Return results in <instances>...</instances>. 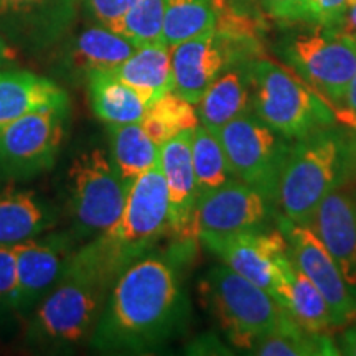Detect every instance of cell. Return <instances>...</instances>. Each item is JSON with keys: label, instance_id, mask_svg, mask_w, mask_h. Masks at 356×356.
I'll return each mask as SVG.
<instances>
[{"label": "cell", "instance_id": "12", "mask_svg": "<svg viewBox=\"0 0 356 356\" xmlns=\"http://www.w3.org/2000/svg\"><path fill=\"white\" fill-rule=\"evenodd\" d=\"M79 0H0V33L17 50H50L70 32Z\"/></svg>", "mask_w": 356, "mask_h": 356}, {"label": "cell", "instance_id": "8", "mask_svg": "<svg viewBox=\"0 0 356 356\" xmlns=\"http://www.w3.org/2000/svg\"><path fill=\"white\" fill-rule=\"evenodd\" d=\"M70 211L74 239L108 233L122 215L127 186L109 154L92 147L78 154L68 172Z\"/></svg>", "mask_w": 356, "mask_h": 356}, {"label": "cell", "instance_id": "28", "mask_svg": "<svg viewBox=\"0 0 356 356\" xmlns=\"http://www.w3.org/2000/svg\"><path fill=\"white\" fill-rule=\"evenodd\" d=\"M191 162L198 197L236 178L218 134L202 124L191 131Z\"/></svg>", "mask_w": 356, "mask_h": 356}, {"label": "cell", "instance_id": "38", "mask_svg": "<svg viewBox=\"0 0 356 356\" xmlns=\"http://www.w3.org/2000/svg\"><path fill=\"white\" fill-rule=\"evenodd\" d=\"M257 3H259V0H226L228 10L244 17H251V13L256 8Z\"/></svg>", "mask_w": 356, "mask_h": 356}, {"label": "cell", "instance_id": "40", "mask_svg": "<svg viewBox=\"0 0 356 356\" xmlns=\"http://www.w3.org/2000/svg\"><path fill=\"white\" fill-rule=\"evenodd\" d=\"M337 118H340L341 122H345L346 126L353 127L355 131H356V118H351V115H345V114H338Z\"/></svg>", "mask_w": 356, "mask_h": 356}, {"label": "cell", "instance_id": "13", "mask_svg": "<svg viewBox=\"0 0 356 356\" xmlns=\"http://www.w3.org/2000/svg\"><path fill=\"white\" fill-rule=\"evenodd\" d=\"M277 226L286 236L289 254L330 305L337 327L356 322V299L346 286L330 252L309 225H297L277 216Z\"/></svg>", "mask_w": 356, "mask_h": 356}, {"label": "cell", "instance_id": "22", "mask_svg": "<svg viewBox=\"0 0 356 356\" xmlns=\"http://www.w3.org/2000/svg\"><path fill=\"white\" fill-rule=\"evenodd\" d=\"M147 106L173 89L172 55L165 42L140 44L113 71Z\"/></svg>", "mask_w": 356, "mask_h": 356}, {"label": "cell", "instance_id": "4", "mask_svg": "<svg viewBox=\"0 0 356 356\" xmlns=\"http://www.w3.org/2000/svg\"><path fill=\"white\" fill-rule=\"evenodd\" d=\"M165 233H170L168 191L157 165L132 181L121 218L108 233L91 239L88 248L118 280L129 266L152 252Z\"/></svg>", "mask_w": 356, "mask_h": 356}, {"label": "cell", "instance_id": "14", "mask_svg": "<svg viewBox=\"0 0 356 356\" xmlns=\"http://www.w3.org/2000/svg\"><path fill=\"white\" fill-rule=\"evenodd\" d=\"M74 236L50 233L10 246L17 269V315L29 317L65 274L74 251Z\"/></svg>", "mask_w": 356, "mask_h": 356}, {"label": "cell", "instance_id": "37", "mask_svg": "<svg viewBox=\"0 0 356 356\" xmlns=\"http://www.w3.org/2000/svg\"><path fill=\"white\" fill-rule=\"evenodd\" d=\"M345 111L337 109L335 114H345V115H351V118H356V70L353 78H351V83L348 86V91H346L345 96Z\"/></svg>", "mask_w": 356, "mask_h": 356}, {"label": "cell", "instance_id": "26", "mask_svg": "<svg viewBox=\"0 0 356 356\" xmlns=\"http://www.w3.org/2000/svg\"><path fill=\"white\" fill-rule=\"evenodd\" d=\"M200 124L197 106L186 101L184 96L172 91L165 92L147 106L140 126L147 136L159 147L173 139L178 134L193 131Z\"/></svg>", "mask_w": 356, "mask_h": 356}, {"label": "cell", "instance_id": "29", "mask_svg": "<svg viewBox=\"0 0 356 356\" xmlns=\"http://www.w3.org/2000/svg\"><path fill=\"white\" fill-rule=\"evenodd\" d=\"M216 24L215 0H165L162 40L173 47L215 29Z\"/></svg>", "mask_w": 356, "mask_h": 356}, {"label": "cell", "instance_id": "30", "mask_svg": "<svg viewBox=\"0 0 356 356\" xmlns=\"http://www.w3.org/2000/svg\"><path fill=\"white\" fill-rule=\"evenodd\" d=\"M163 15L165 0H136L111 30L131 40L136 47L163 42Z\"/></svg>", "mask_w": 356, "mask_h": 356}, {"label": "cell", "instance_id": "35", "mask_svg": "<svg viewBox=\"0 0 356 356\" xmlns=\"http://www.w3.org/2000/svg\"><path fill=\"white\" fill-rule=\"evenodd\" d=\"M338 350H340V355L356 356V322L341 332L338 338Z\"/></svg>", "mask_w": 356, "mask_h": 356}, {"label": "cell", "instance_id": "41", "mask_svg": "<svg viewBox=\"0 0 356 356\" xmlns=\"http://www.w3.org/2000/svg\"><path fill=\"white\" fill-rule=\"evenodd\" d=\"M215 6H216L218 15H221L222 12L228 10V7H226V0H215Z\"/></svg>", "mask_w": 356, "mask_h": 356}, {"label": "cell", "instance_id": "15", "mask_svg": "<svg viewBox=\"0 0 356 356\" xmlns=\"http://www.w3.org/2000/svg\"><path fill=\"white\" fill-rule=\"evenodd\" d=\"M198 239L222 264L274 296L275 259L287 251L286 236L279 226L277 229L249 233L202 234Z\"/></svg>", "mask_w": 356, "mask_h": 356}, {"label": "cell", "instance_id": "24", "mask_svg": "<svg viewBox=\"0 0 356 356\" xmlns=\"http://www.w3.org/2000/svg\"><path fill=\"white\" fill-rule=\"evenodd\" d=\"M111 152L115 170L126 186L160 162V147L147 136L140 122L108 124Z\"/></svg>", "mask_w": 356, "mask_h": 356}, {"label": "cell", "instance_id": "16", "mask_svg": "<svg viewBox=\"0 0 356 356\" xmlns=\"http://www.w3.org/2000/svg\"><path fill=\"white\" fill-rule=\"evenodd\" d=\"M160 170L168 191L170 233L180 243L195 241L193 215L198 202L197 178L191 162V131L160 145Z\"/></svg>", "mask_w": 356, "mask_h": 356}, {"label": "cell", "instance_id": "23", "mask_svg": "<svg viewBox=\"0 0 356 356\" xmlns=\"http://www.w3.org/2000/svg\"><path fill=\"white\" fill-rule=\"evenodd\" d=\"M136 44L114 30L91 24L71 40L66 61L73 71L89 76L96 71L113 73L136 51Z\"/></svg>", "mask_w": 356, "mask_h": 356}, {"label": "cell", "instance_id": "7", "mask_svg": "<svg viewBox=\"0 0 356 356\" xmlns=\"http://www.w3.org/2000/svg\"><path fill=\"white\" fill-rule=\"evenodd\" d=\"M289 68L317 91L333 111L343 106L356 70V37L335 26L315 25L280 43Z\"/></svg>", "mask_w": 356, "mask_h": 356}, {"label": "cell", "instance_id": "11", "mask_svg": "<svg viewBox=\"0 0 356 356\" xmlns=\"http://www.w3.org/2000/svg\"><path fill=\"white\" fill-rule=\"evenodd\" d=\"M277 207L259 190L234 180L198 197L193 215L195 238L202 234H234L270 229Z\"/></svg>", "mask_w": 356, "mask_h": 356}, {"label": "cell", "instance_id": "1", "mask_svg": "<svg viewBox=\"0 0 356 356\" xmlns=\"http://www.w3.org/2000/svg\"><path fill=\"white\" fill-rule=\"evenodd\" d=\"M188 315L175 264L152 251L114 282L89 346L104 355L157 351L184 333Z\"/></svg>", "mask_w": 356, "mask_h": 356}, {"label": "cell", "instance_id": "18", "mask_svg": "<svg viewBox=\"0 0 356 356\" xmlns=\"http://www.w3.org/2000/svg\"><path fill=\"white\" fill-rule=\"evenodd\" d=\"M274 296L292 318L314 333H330L335 328L330 305L310 279L302 273L287 251L275 259Z\"/></svg>", "mask_w": 356, "mask_h": 356}, {"label": "cell", "instance_id": "42", "mask_svg": "<svg viewBox=\"0 0 356 356\" xmlns=\"http://www.w3.org/2000/svg\"><path fill=\"white\" fill-rule=\"evenodd\" d=\"M351 2H353V0H348V6H350V3H351Z\"/></svg>", "mask_w": 356, "mask_h": 356}, {"label": "cell", "instance_id": "5", "mask_svg": "<svg viewBox=\"0 0 356 356\" xmlns=\"http://www.w3.org/2000/svg\"><path fill=\"white\" fill-rule=\"evenodd\" d=\"M200 289L231 343L241 350L293 320L274 296L222 262L208 269Z\"/></svg>", "mask_w": 356, "mask_h": 356}, {"label": "cell", "instance_id": "3", "mask_svg": "<svg viewBox=\"0 0 356 356\" xmlns=\"http://www.w3.org/2000/svg\"><path fill=\"white\" fill-rule=\"evenodd\" d=\"M355 167V137L335 124L293 140L275 197L279 216L309 225L322 200L345 185Z\"/></svg>", "mask_w": 356, "mask_h": 356}, {"label": "cell", "instance_id": "31", "mask_svg": "<svg viewBox=\"0 0 356 356\" xmlns=\"http://www.w3.org/2000/svg\"><path fill=\"white\" fill-rule=\"evenodd\" d=\"M17 315V269L12 248H0V320Z\"/></svg>", "mask_w": 356, "mask_h": 356}, {"label": "cell", "instance_id": "6", "mask_svg": "<svg viewBox=\"0 0 356 356\" xmlns=\"http://www.w3.org/2000/svg\"><path fill=\"white\" fill-rule=\"evenodd\" d=\"M252 74V111L286 139L293 142L337 122L332 106L293 70L257 56Z\"/></svg>", "mask_w": 356, "mask_h": 356}, {"label": "cell", "instance_id": "36", "mask_svg": "<svg viewBox=\"0 0 356 356\" xmlns=\"http://www.w3.org/2000/svg\"><path fill=\"white\" fill-rule=\"evenodd\" d=\"M17 51L19 50H17L15 47H12V44L7 42V38L0 33V70L12 68V66L17 63V56H19Z\"/></svg>", "mask_w": 356, "mask_h": 356}, {"label": "cell", "instance_id": "33", "mask_svg": "<svg viewBox=\"0 0 356 356\" xmlns=\"http://www.w3.org/2000/svg\"><path fill=\"white\" fill-rule=\"evenodd\" d=\"M259 7L266 15L282 24L309 22L307 0H259Z\"/></svg>", "mask_w": 356, "mask_h": 356}, {"label": "cell", "instance_id": "25", "mask_svg": "<svg viewBox=\"0 0 356 356\" xmlns=\"http://www.w3.org/2000/svg\"><path fill=\"white\" fill-rule=\"evenodd\" d=\"M92 113L106 124L140 122L147 104L139 95L113 73L96 71L86 78Z\"/></svg>", "mask_w": 356, "mask_h": 356}, {"label": "cell", "instance_id": "20", "mask_svg": "<svg viewBox=\"0 0 356 356\" xmlns=\"http://www.w3.org/2000/svg\"><path fill=\"white\" fill-rule=\"evenodd\" d=\"M56 222L50 203L30 190L0 184V248H10L47 233Z\"/></svg>", "mask_w": 356, "mask_h": 356}, {"label": "cell", "instance_id": "39", "mask_svg": "<svg viewBox=\"0 0 356 356\" xmlns=\"http://www.w3.org/2000/svg\"><path fill=\"white\" fill-rule=\"evenodd\" d=\"M335 29L356 37V0H353V2L350 3L348 10H346L345 17H343V20H341L340 25L335 26Z\"/></svg>", "mask_w": 356, "mask_h": 356}, {"label": "cell", "instance_id": "9", "mask_svg": "<svg viewBox=\"0 0 356 356\" xmlns=\"http://www.w3.org/2000/svg\"><path fill=\"white\" fill-rule=\"evenodd\" d=\"M216 134L234 177L275 203L292 140L267 126L254 111L225 124Z\"/></svg>", "mask_w": 356, "mask_h": 356}, {"label": "cell", "instance_id": "21", "mask_svg": "<svg viewBox=\"0 0 356 356\" xmlns=\"http://www.w3.org/2000/svg\"><path fill=\"white\" fill-rule=\"evenodd\" d=\"M48 106H70L68 95L56 83L32 71L0 70V127Z\"/></svg>", "mask_w": 356, "mask_h": 356}, {"label": "cell", "instance_id": "2", "mask_svg": "<svg viewBox=\"0 0 356 356\" xmlns=\"http://www.w3.org/2000/svg\"><path fill=\"white\" fill-rule=\"evenodd\" d=\"M114 282L84 244L51 292L26 317V343L40 351H70L89 343Z\"/></svg>", "mask_w": 356, "mask_h": 356}, {"label": "cell", "instance_id": "34", "mask_svg": "<svg viewBox=\"0 0 356 356\" xmlns=\"http://www.w3.org/2000/svg\"><path fill=\"white\" fill-rule=\"evenodd\" d=\"M307 7L310 24L338 26L348 10V0H307Z\"/></svg>", "mask_w": 356, "mask_h": 356}, {"label": "cell", "instance_id": "10", "mask_svg": "<svg viewBox=\"0 0 356 356\" xmlns=\"http://www.w3.org/2000/svg\"><path fill=\"white\" fill-rule=\"evenodd\" d=\"M70 106H48L0 127V180L24 181L55 165Z\"/></svg>", "mask_w": 356, "mask_h": 356}, {"label": "cell", "instance_id": "19", "mask_svg": "<svg viewBox=\"0 0 356 356\" xmlns=\"http://www.w3.org/2000/svg\"><path fill=\"white\" fill-rule=\"evenodd\" d=\"M254 60L234 61L210 84L197 104L202 126L218 132L225 124L252 111Z\"/></svg>", "mask_w": 356, "mask_h": 356}, {"label": "cell", "instance_id": "32", "mask_svg": "<svg viewBox=\"0 0 356 356\" xmlns=\"http://www.w3.org/2000/svg\"><path fill=\"white\" fill-rule=\"evenodd\" d=\"M136 0H79V7L91 24H99L113 29Z\"/></svg>", "mask_w": 356, "mask_h": 356}, {"label": "cell", "instance_id": "17", "mask_svg": "<svg viewBox=\"0 0 356 356\" xmlns=\"http://www.w3.org/2000/svg\"><path fill=\"white\" fill-rule=\"evenodd\" d=\"M330 252L356 299V193L338 186L322 200L309 222Z\"/></svg>", "mask_w": 356, "mask_h": 356}, {"label": "cell", "instance_id": "27", "mask_svg": "<svg viewBox=\"0 0 356 356\" xmlns=\"http://www.w3.org/2000/svg\"><path fill=\"white\" fill-rule=\"evenodd\" d=\"M249 353L259 356H322L340 355L328 333H314L292 320L286 327L261 337Z\"/></svg>", "mask_w": 356, "mask_h": 356}]
</instances>
